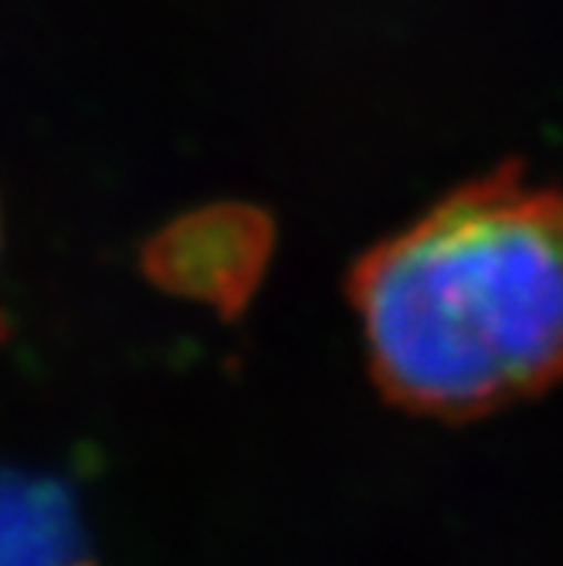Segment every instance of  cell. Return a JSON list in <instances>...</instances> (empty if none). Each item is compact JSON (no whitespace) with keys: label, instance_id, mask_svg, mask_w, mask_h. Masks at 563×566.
Wrapping results in <instances>:
<instances>
[{"label":"cell","instance_id":"cell-1","mask_svg":"<svg viewBox=\"0 0 563 566\" xmlns=\"http://www.w3.org/2000/svg\"><path fill=\"white\" fill-rule=\"evenodd\" d=\"M350 302L380 394L476 421L563 380V190L517 164L476 177L374 244Z\"/></svg>","mask_w":563,"mask_h":566},{"label":"cell","instance_id":"cell-2","mask_svg":"<svg viewBox=\"0 0 563 566\" xmlns=\"http://www.w3.org/2000/svg\"><path fill=\"white\" fill-rule=\"evenodd\" d=\"M269 254V218L241 203H218L164 228L143 251V269L167 292L238 316L259 289Z\"/></svg>","mask_w":563,"mask_h":566}]
</instances>
